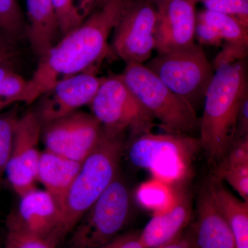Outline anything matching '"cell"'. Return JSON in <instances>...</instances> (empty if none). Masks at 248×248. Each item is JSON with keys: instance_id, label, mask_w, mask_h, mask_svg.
Segmentation results:
<instances>
[{"instance_id": "9", "label": "cell", "mask_w": 248, "mask_h": 248, "mask_svg": "<svg viewBox=\"0 0 248 248\" xmlns=\"http://www.w3.org/2000/svg\"><path fill=\"white\" fill-rule=\"evenodd\" d=\"M102 124L92 113L77 110L42 125L46 149L82 163L99 144Z\"/></svg>"}, {"instance_id": "14", "label": "cell", "mask_w": 248, "mask_h": 248, "mask_svg": "<svg viewBox=\"0 0 248 248\" xmlns=\"http://www.w3.org/2000/svg\"><path fill=\"white\" fill-rule=\"evenodd\" d=\"M195 6L191 0H167L156 6L155 50L158 54L184 50L195 45Z\"/></svg>"}, {"instance_id": "28", "label": "cell", "mask_w": 248, "mask_h": 248, "mask_svg": "<svg viewBox=\"0 0 248 248\" xmlns=\"http://www.w3.org/2000/svg\"><path fill=\"white\" fill-rule=\"evenodd\" d=\"M53 243L38 236L7 230L4 248H57Z\"/></svg>"}, {"instance_id": "32", "label": "cell", "mask_w": 248, "mask_h": 248, "mask_svg": "<svg viewBox=\"0 0 248 248\" xmlns=\"http://www.w3.org/2000/svg\"><path fill=\"white\" fill-rule=\"evenodd\" d=\"M248 136V94L241 102L236 120L235 140Z\"/></svg>"}, {"instance_id": "5", "label": "cell", "mask_w": 248, "mask_h": 248, "mask_svg": "<svg viewBox=\"0 0 248 248\" xmlns=\"http://www.w3.org/2000/svg\"><path fill=\"white\" fill-rule=\"evenodd\" d=\"M165 133L192 136L200 127L196 110L143 63H126L120 75Z\"/></svg>"}, {"instance_id": "20", "label": "cell", "mask_w": 248, "mask_h": 248, "mask_svg": "<svg viewBox=\"0 0 248 248\" xmlns=\"http://www.w3.org/2000/svg\"><path fill=\"white\" fill-rule=\"evenodd\" d=\"M210 180L214 197L231 228L236 248H248V203L233 195L223 182Z\"/></svg>"}, {"instance_id": "29", "label": "cell", "mask_w": 248, "mask_h": 248, "mask_svg": "<svg viewBox=\"0 0 248 248\" xmlns=\"http://www.w3.org/2000/svg\"><path fill=\"white\" fill-rule=\"evenodd\" d=\"M248 43H223L222 50L214 60V69L246 60L248 56Z\"/></svg>"}, {"instance_id": "24", "label": "cell", "mask_w": 248, "mask_h": 248, "mask_svg": "<svg viewBox=\"0 0 248 248\" xmlns=\"http://www.w3.org/2000/svg\"><path fill=\"white\" fill-rule=\"evenodd\" d=\"M28 81L9 70L0 81V109L16 102H24Z\"/></svg>"}, {"instance_id": "17", "label": "cell", "mask_w": 248, "mask_h": 248, "mask_svg": "<svg viewBox=\"0 0 248 248\" xmlns=\"http://www.w3.org/2000/svg\"><path fill=\"white\" fill-rule=\"evenodd\" d=\"M82 163L45 150L41 152L37 169V182L55 199L62 209L70 187Z\"/></svg>"}, {"instance_id": "11", "label": "cell", "mask_w": 248, "mask_h": 248, "mask_svg": "<svg viewBox=\"0 0 248 248\" xmlns=\"http://www.w3.org/2000/svg\"><path fill=\"white\" fill-rule=\"evenodd\" d=\"M42 130V124L34 110L19 116L5 172L11 187L19 197L36 188Z\"/></svg>"}, {"instance_id": "22", "label": "cell", "mask_w": 248, "mask_h": 248, "mask_svg": "<svg viewBox=\"0 0 248 248\" xmlns=\"http://www.w3.org/2000/svg\"><path fill=\"white\" fill-rule=\"evenodd\" d=\"M136 197L142 206L158 214L172 205L174 192L167 184L155 179L142 184L137 191Z\"/></svg>"}, {"instance_id": "34", "label": "cell", "mask_w": 248, "mask_h": 248, "mask_svg": "<svg viewBox=\"0 0 248 248\" xmlns=\"http://www.w3.org/2000/svg\"><path fill=\"white\" fill-rule=\"evenodd\" d=\"M11 39V37L0 30V54L1 55H13V47Z\"/></svg>"}, {"instance_id": "13", "label": "cell", "mask_w": 248, "mask_h": 248, "mask_svg": "<svg viewBox=\"0 0 248 248\" xmlns=\"http://www.w3.org/2000/svg\"><path fill=\"white\" fill-rule=\"evenodd\" d=\"M17 208L8 216L6 228L59 244L62 209L45 190H34L19 197Z\"/></svg>"}, {"instance_id": "19", "label": "cell", "mask_w": 248, "mask_h": 248, "mask_svg": "<svg viewBox=\"0 0 248 248\" xmlns=\"http://www.w3.org/2000/svg\"><path fill=\"white\" fill-rule=\"evenodd\" d=\"M215 182H226L248 203V136L235 140L232 146L215 166Z\"/></svg>"}, {"instance_id": "23", "label": "cell", "mask_w": 248, "mask_h": 248, "mask_svg": "<svg viewBox=\"0 0 248 248\" xmlns=\"http://www.w3.org/2000/svg\"><path fill=\"white\" fill-rule=\"evenodd\" d=\"M19 117L16 108L0 114V187L11 156Z\"/></svg>"}, {"instance_id": "15", "label": "cell", "mask_w": 248, "mask_h": 248, "mask_svg": "<svg viewBox=\"0 0 248 248\" xmlns=\"http://www.w3.org/2000/svg\"><path fill=\"white\" fill-rule=\"evenodd\" d=\"M192 228L196 248H237L231 228L215 200L210 179L199 191L197 220Z\"/></svg>"}, {"instance_id": "38", "label": "cell", "mask_w": 248, "mask_h": 248, "mask_svg": "<svg viewBox=\"0 0 248 248\" xmlns=\"http://www.w3.org/2000/svg\"><path fill=\"white\" fill-rule=\"evenodd\" d=\"M108 0H97V3H96V8L100 7L101 6H102Z\"/></svg>"}, {"instance_id": "33", "label": "cell", "mask_w": 248, "mask_h": 248, "mask_svg": "<svg viewBox=\"0 0 248 248\" xmlns=\"http://www.w3.org/2000/svg\"><path fill=\"white\" fill-rule=\"evenodd\" d=\"M158 248H196L192 228L183 232L177 239Z\"/></svg>"}, {"instance_id": "3", "label": "cell", "mask_w": 248, "mask_h": 248, "mask_svg": "<svg viewBox=\"0 0 248 248\" xmlns=\"http://www.w3.org/2000/svg\"><path fill=\"white\" fill-rule=\"evenodd\" d=\"M125 134H104L99 144L81 164L62 208L59 244L70 234L84 214L118 177Z\"/></svg>"}, {"instance_id": "39", "label": "cell", "mask_w": 248, "mask_h": 248, "mask_svg": "<svg viewBox=\"0 0 248 248\" xmlns=\"http://www.w3.org/2000/svg\"><path fill=\"white\" fill-rule=\"evenodd\" d=\"M191 1H193L194 3H195V4H197V3L201 2V1H202V0H191Z\"/></svg>"}, {"instance_id": "21", "label": "cell", "mask_w": 248, "mask_h": 248, "mask_svg": "<svg viewBox=\"0 0 248 248\" xmlns=\"http://www.w3.org/2000/svg\"><path fill=\"white\" fill-rule=\"evenodd\" d=\"M197 17L215 28L223 43H248V27L237 18L214 11H202Z\"/></svg>"}, {"instance_id": "7", "label": "cell", "mask_w": 248, "mask_h": 248, "mask_svg": "<svg viewBox=\"0 0 248 248\" xmlns=\"http://www.w3.org/2000/svg\"><path fill=\"white\" fill-rule=\"evenodd\" d=\"M145 66L172 92L196 109L204 102L215 69L202 45L158 54Z\"/></svg>"}, {"instance_id": "18", "label": "cell", "mask_w": 248, "mask_h": 248, "mask_svg": "<svg viewBox=\"0 0 248 248\" xmlns=\"http://www.w3.org/2000/svg\"><path fill=\"white\" fill-rule=\"evenodd\" d=\"M27 14L28 38L40 58L53 46L59 31L53 0H27Z\"/></svg>"}, {"instance_id": "4", "label": "cell", "mask_w": 248, "mask_h": 248, "mask_svg": "<svg viewBox=\"0 0 248 248\" xmlns=\"http://www.w3.org/2000/svg\"><path fill=\"white\" fill-rule=\"evenodd\" d=\"M201 148L200 139L174 134H145L130 141L128 157L136 167L148 170L155 179L172 188L190 178Z\"/></svg>"}, {"instance_id": "2", "label": "cell", "mask_w": 248, "mask_h": 248, "mask_svg": "<svg viewBox=\"0 0 248 248\" xmlns=\"http://www.w3.org/2000/svg\"><path fill=\"white\" fill-rule=\"evenodd\" d=\"M248 94L246 60L215 72L204 99L200 120L201 148L210 164L216 166L235 141L236 120L241 102Z\"/></svg>"}, {"instance_id": "1", "label": "cell", "mask_w": 248, "mask_h": 248, "mask_svg": "<svg viewBox=\"0 0 248 248\" xmlns=\"http://www.w3.org/2000/svg\"><path fill=\"white\" fill-rule=\"evenodd\" d=\"M133 0H108L40 58L24 102L32 104L59 80L94 67L107 53L112 31Z\"/></svg>"}, {"instance_id": "26", "label": "cell", "mask_w": 248, "mask_h": 248, "mask_svg": "<svg viewBox=\"0 0 248 248\" xmlns=\"http://www.w3.org/2000/svg\"><path fill=\"white\" fill-rule=\"evenodd\" d=\"M59 31L64 36L79 27L86 19L77 6L76 0H53Z\"/></svg>"}, {"instance_id": "25", "label": "cell", "mask_w": 248, "mask_h": 248, "mask_svg": "<svg viewBox=\"0 0 248 248\" xmlns=\"http://www.w3.org/2000/svg\"><path fill=\"white\" fill-rule=\"evenodd\" d=\"M24 20L17 0H0V30L11 38L22 35Z\"/></svg>"}, {"instance_id": "10", "label": "cell", "mask_w": 248, "mask_h": 248, "mask_svg": "<svg viewBox=\"0 0 248 248\" xmlns=\"http://www.w3.org/2000/svg\"><path fill=\"white\" fill-rule=\"evenodd\" d=\"M156 6L147 0H133L114 29L112 47L126 63H143L155 49Z\"/></svg>"}, {"instance_id": "8", "label": "cell", "mask_w": 248, "mask_h": 248, "mask_svg": "<svg viewBox=\"0 0 248 248\" xmlns=\"http://www.w3.org/2000/svg\"><path fill=\"white\" fill-rule=\"evenodd\" d=\"M92 114L108 133H130L132 140L151 133L155 119L128 89L120 75L105 78L93 97Z\"/></svg>"}, {"instance_id": "12", "label": "cell", "mask_w": 248, "mask_h": 248, "mask_svg": "<svg viewBox=\"0 0 248 248\" xmlns=\"http://www.w3.org/2000/svg\"><path fill=\"white\" fill-rule=\"evenodd\" d=\"M94 67L79 74L59 80L39 98L34 112L42 125L64 116L92 102L105 78H99Z\"/></svg>"}, {"instance_id": "37", "label": "cell", "mask_w": 248, "mask_h": 248, "mask_svg": "<svg viewBox=\"0 0 248 248\" xmlns=\"http://www.w3.org/2000/svg\"><path fill=\"white\" fill-rule=\"evenodd\" d=\"M147 1H148L149 2L152 3V4H154L156 7V6L163 4V3H164L165 1H167V0H147Z\"/></svg>"}, {"instance_id": "16", "label": "cell", "mask_w": 248, "mask_h": 248, "mask_svg": "<svg viewBox=\"0 0 248 248\" xmlns=\"http://www.w3.org/2000/svg\"><path fill=\"white\" fill-rule=\"evenodd\" d=\"M184 187L174 189L172 205L161 213L155 214L140 232L145 248H158L177 239L190 223L192 213V198Z\"/></svg>"}, {"instance_id": "27", "label": "cell", "mask_w": 248, "mask_h": 248, "mask_svg": "<svg viewBox=\"0 0 248 248\" xmlns=\"http://www.w3.org/2000/svg\"><path fill=\"white\" fill-rule=\"evenodd\" d=\"M205 10L237 18L248 27V0H202Z\"/></svg>"}, {"instance_id": "35", "label": "cell", "mask_w": 248, "mask_h": 248, "mask_svg": "<svg viewBox=\"0 0 248 248\" xmlns=\"http://www.w3.org/2000/svg\"><path fill=\"white\" fill-rule=\"evenodd\" d=\"M97 0H79L78 9L85 18H86L93 9L95 8Z\"/></svg>"}, {"instance_id": "31", "label": "cell", "mask_w": 248, "mask_h": 248, "mask_svg": "<svg viewBox=\"0 0 248 248\" xmlns=\"http://www.w3.org/2000/svg\"><path fill=\"white\" fill-rule=\"evenodd\" d=\"M140 232L121 233L101 248H145L140 238Z\"/></svg>"}, {"instance_id": "36", "label": "cell", "mask_w": 248, "mask_h": 248, "mask_svg": "<svg viewBox=\"0 0 248 248\" xmlns=\"http://www.w3.org/2000/svg\"><path fill=\"white\" fill-rule=\"evenodd\" d=\"M11 57H12V55H1L0 54V63H6V62L9 61Z\"/></svg>"}, {"instance_id": "30", "label": "cell", "mask_w": 248, "mask_h": 248, "mask_svg": "<svg viewBox=\"0 0 248 248\" xmlns=\"http://www.w3.org/2000/svg\"><path fill=\"white\" fill-rule=\"evenodd\" d=\"M195 37L200 42V45L222 46L223 40L216 29L210 24L203 22L197 17L196 21Z\"/></svg>"}, {"instance_id": "6", "label": "cell", "mask_w": 248, "mask_h": 248, "mask_svg": "<svg viewBox=\"0 0 248 248\" xmlns=\"http://www.w3.org/2000/svg\"><path fill=\"white\" fill-rule=\"evenodd\" d=\"M128 186L117 177L70 233L68 248H101L124 231L130 217Z\"/></svg>"}]
</instances>
